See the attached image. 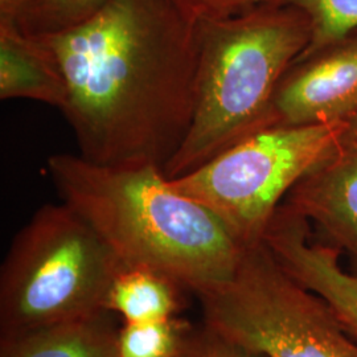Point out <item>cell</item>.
<instances>
[{"instance_id": "cell-9", "label": "cell", "mask_w": 357, "mask_h": 357, "mask_svg": "<svg viewBox=\"0 0 357 357\" xmlns=\"http://www.w3.org/2000/svg\"><path fill=\"white\" fill-rule=\"evenodd\" d=\"M282 204L317 228L320 241L345 253L357 271V146L342 141L312 167Z\"/></svg>"}, {"instance_id": "cell-10", "label": "cell", "mask_w": 357, "mask_h": 357, "mask_svg": "<svg viewBox=\"0 0 357 357\" xmlns=\"http://www.w3.org/2000/svg\"><path fill=\"white\" fill-rule=\"evenodd\" d=\"M31 100L60 109L68 84L56 54L38 36L0 23V100Z\"/></svg>"}, {"instance_id": "cell-11", "label": "cell", "mask_w": 357, "mask_h": 357, "mask_svg": "<svg viewBox=\"0 0 357 357\" xmlns=\"http://www.w3.org/2000/svg\"><path fill=\"white\" fill-rule=\"evenodd\" d=\"M106 314L0 339V357H119Z\"/></svg>"}, {"instance_id": "cell-6", "label": "cell", "mask_w": 357, "mask_h": 357, "mask_svg": "<svg viewBox=\"0 0 357 357\" xmlns=\"http://www.w3.org/2000/svg\"><path fill=\"white\" fill-rule=\"evenodd\" d=\"M345 130L347 121L268 126L191 172L167 178L175 191L208 208L246 249L262 243L289 192L342 143Z\"/></svg>"}, {"instance_id": "cell-13", "label": "cell", "mask_w": 357, "mask_h": 357, "mask_svg": "<svg viewBox=\"0 0 357 357\" xmlns=\"http://www.w3.org/2000/svg\"><path fill=\"white\" fill-rule=\"evenodd\" d=\"M190 328L169 319L125 323L116 333L119 357H178Z\"/></svg>"}, {"instance_id": "cell-16", "label": "cell", "mask_w": 357, "mask_h": 357, "mask_svg": "<svg viewBox=\"0 0 357 357\" xmlns=\"http://www.w3.org/2000/svg\"><path fill=\"white\" fill-rule=\"evenodd\" d=\"M178 357H266L208 324L191 330Z\"/></svg>"}, {"instance_id": "cell-17", "label": "cell", "mask_w": 357, "mask_h": 357, "mask_svg": "<svg viewBox=\"0 0 357 357\" xmlns=\"http://www.w3.org/2000/svg\"><path fill=\"white\" fill-rule=\"evenodd\" d=\"M185 13L199 20H213L245 13L268 3H284V0H171Z\"/></svg>"}, {"instance_id": "cell-12", "label": "cell", "mask_w": 357, "mask_h": 357, "mask_svg": "<svg viewBox=\"0 0 357 357\" xmlns=\"http://www.w3.org/2000/svg\"><path fill=\"white\" fill-rule=\"evenodd\" d=\"M184 287L165 274L146 268H121L106 298L105 308L125 323L169 319L178 312Z\"/></svg>"}, {"instance_id": "cell-1", "label": "cell", "mask_w": 357, "mask_h": 357, "mask_svg": "<svg viewBox=\"0 0 357 357\" xmlns=\"http://www.w3.org/2000/svg\"><path fill=\"white\" fill-rule=\"evenodd\" d=\"M200 36L202 20L171 0H106L79 26L38 36L64 70L78 155L165 172L191 126Z\"/></svg>"}, {"instance_id": "cell-7", "label": "cell", "mask_w": 357, "mask_h": 357, "mask_svg": "<svg viewBox=\"0 0 357 357\" xmlns=\"http://www.w3.org/2000/svg\"><path fill=\"white\" fill-rule=\"evenodd\" d=\"M357 113V29L303 59L282 78L273 101L274 125L348 121Z\"/></svg>"}, {"instance_id": "cell-19", "label": "cell", "mask_w": 357, "mask_h": 357, "mask_svg": "<svg viewBox=\"0 0 357 357\" xmlns=\"http://www.w3.org/2000/svg\"><path fill=\"white\" fill-rule=\"evenodd\" d=\"M343 142L357 146V113L347 121V130Z\"/></svg>"}, {"instance_id": "cell-5", "label": "cell", "mask_w": 357, "mask_h": 357, "mask_svg": "<svg viewBox=\"0 0 357 357\" xmlns=\"http://www.w3.org/2000/svg\"><path fill=\"white\" fill-rule=\"evenodd\" d=\"M191 293L205 324L266 357H357L356 337L264 243L243 249L231 278Z\"/></svg>"}, {"instance_id": "cell-8", "label": "cell", "mask_w": 357, "mask_h": 357, "mask_svg": "<svg viewBox=\"0 0 357 357\" xmlns=\"http://www.w3.org/2000/svg\"><path fill=\"white\" fill-rule=\"evenodd\" d=\"M262 243L280 266L320 296L357 339V271L344 268L340 252L315 240L311 224L286 205L271 217Z\"/></svg>"}, {"instance_id": "cell-2", "label": "cell", "mask_w": 357, "mask_h": 357, "mask_svg": "<svg viewBox=\"0 0 357 357\" xmlns=\"http://www.w3.org/2000/svg\"><path fill=\"white\" fill-rule=\"evenodd\" d=\"M47 171L61 202L123 268H146L184 289L233 277L243 248L204 205L175 191L155 166H101L56 153Z\"/></svg>"}, {"instance_id": "cell-14", "label": "cell", "mask_w": 357, "mask_h": 357, "mask_svg": "<svg viewBox=\"0 0 357 357\" xmlns=\"http://www.w3.org/2000/svg\"><path fill=\"white\" fill-rule=\"evenodd\" d=\"M284 3L298 7L310 20L311 40L299 59L357 29V0H284Z\"/></svg>"}, {"instance_id": "cell-4", "label": "cell", "mask_w": 357, "mask_h": 357, "mask_svg": "<svg viewBox=\"0 0 357 357\" xmlns=\"http://www.w3.org/2000/svg\"><path fill=\"white\" fill-rule=\"evenodd\" d=\"M122 265L64 204H45L15 236L0 268V339L107 312Z\"/></svg>"}, {"instance_id": "cell-3", "label": "cell", "mask_w": 357, "mask_h": 357, "mask_svg": "<svg viewBox=\"0 0 357 357\" xmlns=\"http://www.w3.org/2000/svg\"><path fill=\"white\" fill-rule=\"evenodd\" d=\"M310 40L308 17L290 3L202 20L195 112L185 139L165 168L167 178L185 175L273 126L277 89Z\"/></svg>"}, {"instance_id": "cell-18", "label": "cell", "mask_w": 357, "mask_h": 357, "mask_svg": "<svg viewBox=\"0 0 357 357\" xmlns=\"http://www.w3.org/2000/svg\"><path fill=\"white\" fill-rule=\"evenodd\" d=\"M33 0H0V23L19 24Z\"/></svg>"}, {"instance_id": "cell-15", "label": "cell", "mask_w": 357, "mask_h": 357, "mask_svg": "<svg viewBox=\"0 0 357 357\" xmlns=\"http://www.w3.org/2000/svg\"><path fill=\"white\" fill-rule=\"evenodd\" d=\"M106 0H33L17 26L32 36L64 32L102 8Z\"/></svg>"}]
</instances>
